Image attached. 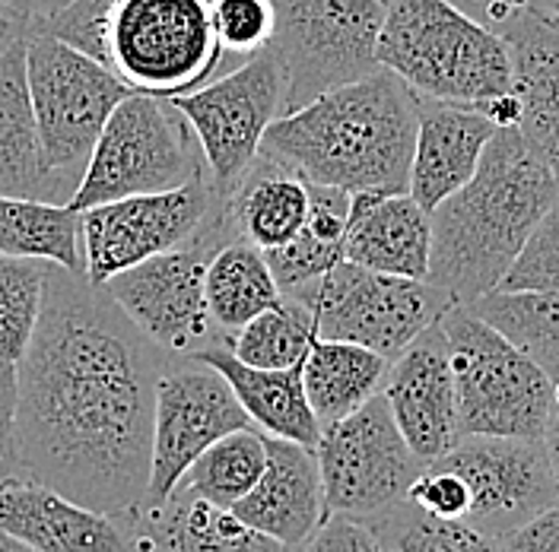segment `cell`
<instances>
[{"instance_id":"1","label":"cell","mask_w":559,"mask_h":552,"mask_svg":"<svg viewBox=\"0 0 559 552\" xmlns=\"http://www.w3.org/2000/svg\"><path fill=\"white\" fill-rule=\"evenodd\" d=\"M163 352L86 274L48 267L33 340L16 362L20 477L111 518H134L150 483Z\"/></svg>"},{"instance_id":"2","label":"cell","mask_w":559,"mask_h":552,"mask_svg":"<svg viewBox=\"0 0 559 552\" xmlns=\"http://www.w3.org/2000/svg\"><path fill=\"white\" fill-rule=\"evenodd\" d=\"M417 140V93L379 68L280 115L261 153L289 166L309 184L347 194H404Z\"/></svg>"},{"instance_id":"3","label":"cell","mask_w":559,"mask_h":552,"mask_svg":"<svg viewBox=\"0 0 559 552\" xmlns=\"http://www.w3.org/2000/svg\"><path fill=\"white\" fill-rule=\"evenodd\" d=\"M557 175L515 128H496L477 172L432 219L429 283L471 305L492 292L557 197Z\"/></svg>"},{"instance_id":"4","label":"cell","mask_w":559,"mask_h":552,"mask_svg":"<svg viewBox=\"0 0 559 552\" xmlns=\"http://www.w3.org/2000/svg\"><path fill=\"white\" fill-rule=\"evenodd\" d=\"M29 33L68 41L131 93L159 99L201 89L226 61L210 0H70L38 16Z\"/></svg>"},{"instance_id":"5","label":"cell","mask_w":559,"mask_h":552,"mask_svg":"<svg viewBox=\"0 0 559 552\" xmlns=\"http://www.w3.org/2000/svg\"><path fill=\"white\" fill-rule=\"evenodd\" d=\"M376 61L423 99L484 108L512 93L506 38L452 0H384Z\"/></svg>"},{"instance_id":"6","label":"cell","mask_w":559,"mask_h":552,"mask_svg":"<svg viewBox=\"0 0 559 552\" xmlns=\"http://www.w3.org/2000/svg\"><path fill=\"white\" fill-rule=\"evenodd\" d=\"M439 327L449 344L461 439H540L554 404V381L544 369L471 305L454 302Z\"/></svg>"},{"instance_id":"7","label":"cell","mask_w":559,"mask_h":552,"mask_svg":"<svg viewBox=\"0 0 559 552\" xmlns=\"http://www.w3.org/2000/svg\"><path fill=\"white\" fill-rule=\"evenodd\" d=\"M198 178H207L204 153L175 105L128 93L108 115L68 207L83 213L134 194L173 191Z\"/></svg>"},{"instance_id":"8","label":"cell","mask_w":559,"mask_h":552,"mask_svg":"<svg viewBox=\"0 0 559 552\" xmlns=\"http://www.w3.org/2000/svg\"><path fill=\"white\" fill-rule=\"evenodd\" d=\"M26 80L41 159L68 204L108 115L131 89L103 61L41 33L26 35Z\"/></svg>"},{"instance_id":"9","label":"cell","mask_w":559,"mask_h":552,"mask_svg":"<svg viewBox=\"0 0 559 552\" xmlns=\"http://www.w3.org/2000/svg\"><path fill=\"white\" fill-rule=\"evenodd\" d=\"M384 0H277L283 115L379 70Z\"/></svg>"},{"instance_id":"10","label":"cell","mask_w":559,"mask_h":552,"mask_svg":"<svg viewBox=\"0 0 559 552\" xmlns=\"http://www.w3.org/2000/svg\"><path fill=\"white\" fill-rule=\"evenodd\" d=\"M233 239L236 232L223 197L191 242L115 274L103 283V289L163 352L185 359L201 346L223 340L210 321L204 283L210 257Z\"/></svg>"},{"instance_id":"11","label":"cell","mask_w":559,"mask_h":552,"mask_svg":"<svg viewBox=\"0 0 559 552\" xmlns=\"http://www.w3.org/2000/svg\"><path fill=\"white\" fill-rule=\"evenodd\" d=\"M293 299L312 309L314 337L366 346L388 362L454 305L452 292L429 279L379 274L349 261L334 264Z\"/></svg>"},{"instance_id":"12","label":"cell","mask_w":559,"mask_h":552,"mask_svg":"<svg viewBox=\"0 0 559 552\" xmlns=\"http://www.w3.org/2000/svg\"><path fill=\"white\" fill-rule=\"evenodd\" d=\"M324 515L369 520L404 502L423 460L401 435L384 394L321 429L314 445Z\"/></svg>"},{"instance_id":"13","label":"cell","mask_w":559,"mask_h":552,"mask_svg":"<svg viewBox=\"0 0 559 552\" xmlns=\"http://www.w3.org/2000/svg\"><path fill=\"white\" fill-rule=\"evenodd\" d=\"M169 103L198 137L210 188L226 197L258 159L267 128L283 115V68L267 45L226 76Z\"/></svg>"},{"instance_id":"14","label":"cell","mask_w":559,"mask_h":552,"mask_svg":"<svg viewBox=\"0 0 559 552\" xmlns=\"http://www.w3.org/2000/svg\"><path fill=\"white\" fill-rule=\"evenodd\" d=\"M223 194L210 188L207 178L181 184L159 194H134L108 201L80 213V254L83 274L103 286L115 274L131 271L143 261L191 242Z\"/></svg>"},{"instance_id":"15","label":"cell","mask_w":559,"mask_h":552,"mask_svg":"<svg viewBox=\"0 0 559 552\" xmlns=\"http://www.w3.org/2000/svg\"><path fill=\"white\" fill-rule=\"evenodd\" d=\"M245 425H251V419L216 369L194 359H173L156 384L150 483L140 512L159 508L181 473L216 439Z\"/></svg>"},{"instance_id":"16","label":"cell","mask_w":559,"mask_h":552,"mask_svg":"<svg viewBox=\"0 0 559 552\" xmlns=\"http://www.w3.org/2000/svg\"><path fill=\"white\" fill-rule=\"evenodd\" d=\"M436 460L464 480L467 515L461 524L489 540H502L559 502V483L540 439L467 435Z\"/></svg>"},{"instance_id":"17","label":"cell","mask_w":559,"mask_h":552,"mask_svg":"<svg viewBox=\"0 0 559 552\" xmlns=\"http://www.w3.org/2000/svg\"><path fill=\"white\" fill-rule=\"evenodd\" d=\"M382 394L401 435L423 464L449 454L461 442L449 344L439 321L391 359Z\"/></svg>"},{"instance_id":"18","label":"cell","mask_w":559,"mask_h":552,"mask_svg":"<svg viewBox=\"0 0 559 552\" xmlns=\"http://www.w3.org/2000/svg\"><path fill=\"white\" fill-rule=\"evenodd\" d=\"M0 533L35 552H131L128 520L93 512L26 477L0 480Z\"/></svg>"},{"instance_id":"19","label":"cell","mask_w":559,"mask_h":552,"mask_svg":"<svg viewBox=\"0 0 559 552\" xmlns=\"http://www.w3.org/2000/svg\"><path fill=\"white\" fill-rule=\"evenodd\" d=\"M492 134L496 124L480 108L417 96V140L407 194L432 213L471 181Z\"/></svg>"},{"instance_id":"20","label":"cell","mask_w":559,"mask_h":552,"mask_svg":"<svg viewBox=\"0 0 559 552\" xmlns=\"http://www.w3.org/2000/svg\"><path fill=\"white\" fill-rule=\"evenodd\" d=\"M496 33L512 55L515 131L559 181V23L527 7Z\"/></svg>"},{"instance_id":"21","label":"cell","mask_w":559,"mask_h":552,"mask_svg":"<svg viewBox=\"0 0 559 552\" xmlns=\"http://www.w3.org/2000/svg\"><path fill=\"white\" fill-rule=\"evenodd\" d=\"M267 464L254 489L239 499L229 512L248 527L280 540L289 550L309 543L314 527L324 520L321 470L312 448L264 435Z\"/></svg>"},{"instance_id":"22","label":"cell","mask_w":559,"mask_h":552,"mask_svg":"<svg viewBox=\"0 0 559 552\" xmlns=\"http://www.w3.org/2000/svg\"><path fill=\"white\" fill-rule=\"evenodd\" d=\"M429 251H432V219L407 191L349 194L344 261L379 274L426 279Z\"/></svg>"},{"instance_id":"23","label":"cell","mask_w":559,"mask_h":552,"mask_svg":"<svg viewBox=\"0 0 559 552\" xmlns=\"http://www.w3.org/2000/svg\"><path fill=\"white\" fill-rule=\"evenodd\" d=\"M128 527L131 552H299L185 489H173L159 508L128 518Z\"/></svg>"},{"instance_id":"24","label":"cell","mask_w":559,"mask_h":552,"mask_svg":"<svg viewBox=\"0 0 559 552\" xmlns=\"http://www.w3.org/2000/svg\"><path fill=\"white\" fill-rule=\"evenodd\" d=\"M185 359H194V362H204L210 369H216L226 379V384L233 387V394L242 404L251 425L264 429V435L286 439V442H296V445H306V448L314 451L318 439H321V425H318L312 404L306 397L302 365L254 369V365H245L242 359H236L233 349L223 340L201 346Z\"/></svg>"},{"instance_id":"25","label":"cell","mask_w":559,"mask_h":552,"mask_svg":"<svg viewBox=\"0 0 559 552\" xmlns=\"http://www.w3.org/2000/svg\"><path fill=\"white\" fill-rule=\"evenodd\" d=\"M0 194L64 204L38 146L26 80V38L0 55Z\"/></svg>"},{"instance_id":"26","label":"cell","mask_w":559,"mask_h":552,"mask_svg":"<svg viewBox=\"0 0 559 552\" xmlns=\"http://www.w3.org/2000/svg\"><path fill=\"white\" fill-rule=\"evenodd\" d=\"M226 216L236 239L261 251L299 236L309 216V181L289 166L258 153L242 181L226 194Z\"/></svg>"},{"instance_id":"27","label":"cell","mask_w":559,"mask_h":552,"mask_svg":"<svg viewBox=\"0 0 559 552\" xmlns=\"http://www.w3.org/2000/svg\"><path fill=\"white\" fill-rule=\"evenodd\" d=\"M388 369L391 362L366 346L314 337L302 359V384L318 425L324 429L356 413L362 404L382 394Z\"/></svg>"},{"instance_id":"28","label":"cell","mask_w":559,"mask_h":552,"mask_svg":"<svg viewBox=\"0 0 559 552\" xmlns=\"http://www.w3.org/2000/svg\"><path fill=\"white\" fill-rule=\"evenodd\" d=\"M349 194L328 184H309V216L296 239L264 251L283 296L309 292L334 264L344 261Z\"/></svg>"},{"instance_id":"29","label":"cell","mask_w":559,"mask_h":552,"mask_svg":"<svg viewBox=\"0 0 559 552\" xmlns=\"http://www.w3.org/2000/svg\"><path fill=\"white\" fill-rule=\"evenodd\" d=\"M204 292H207L210 321L216 334L223 337V344L254 314L277 305L283 299L264 251L242 239H233L223 248H216V254L207 264Z\"/></svg>"},{"instance_id":"30","label":"cell","mask_w":559,"mask_h":552,"mask_svg":"<svg viewBox=\"0 0 559 552\" xmlns=\"http://www.w3.org/2000/svg\"><path fill=\"white\" fill-rule=\"evenodd\" d=\"M0 254L48 261L83 274L80 213L55 201L0 194Z\"/></svg>"},{"instance_id":"31","label":"cell","mask_w":559,"mask_h":552,"mask_svg":"<svg viewBox=\"0 0 559 552\" xmlns=\"http://www.w3.org/2000/svg\"><path fill=\"white\" fill-rule=\"evenodd\" d=\"M471 311L522 349L544 375L559 381V289H492L471 302Z\"/></svg>"},{"instance_id":"32","label":"cell","mask_w":559,"mask_h":552,"mask_svg":"<svg viewBox=\"0 0 559 552\" xmlns=\"http://www.w3.org/2000/svg\"><path fill=\"white\" fill-rule=\"evenodd\" d=\"M267 464L264 435L251 425L216 439L175 483L191 495H201L219 508H233L261 480Z\"/></svg>"},{"instance_id":"33","label":"cell","mask_w":559,"mask_h":552,"mask_svg":"<svg viewBox=\"0 0 559 552\" xmlns=\"http://www.w3.org/2000/svg\"><path fill=\"white\" fill-rule=\"evenodd\" d=\"M314 340V314L306 302L283 296L277 305L254 314L226 346L236 359L254 369H293L302 365Z\"/></svg>"},{"instance_id":"34","label":"cell","mask_w":559,"mask_h":552,"mask_svg":"<svg viewBox=\"0 0 559 552\" xmlns=\"http://www.w3.org/2000/svg\"><path fill=\"white\" fill-rule=\"evenodd\" d=\"M362 524L372 530L379 552H502L496 540L457 520L429 518L407 499Z\"/></svg>"},{"instance_id":"35","label":"cell","mask_w":559,"mask_h":552,"mask_svg":"<svg viewBox=\"0 0 559 552\" xmlns=\"http://www.w3.org/2000/svg\"><path fill=\"white\" fill-rule=\"evenodd\" d=\"M48 261L0 254V359L20 362L33 340Z\"/></svg>"},{"instance_id":"36","label":"cell","mask_w":559,"mask_h":552,"mask_svg":"<svg viewBox=\"0 0 559 552\" xmlns=\"http://www.w3.org/2000/svg\"><path fill=\"white\" fill-rule=\"evenodd\" d=\"M213 33L226 58L248 61L277 33V0H210Z\"/></svg>"},{"instance_id":"37","label":"cell","mask_w":559,"mask_h":552,"mask_svg":"<svg viewBox=\"0 0 559 552\" xmlns=\"http://www.w3.org/2000/svg\"><path fill=\"white\" fill-rule=\"evenodd\" d=\"M496 289H559V191Z\"/></svg>"},{"instance_id":"38","label":"cell","mask_w":559,"mask_h":552,"mask_svg":"<svg viewBox=\"0 0 559 552\" xmlns=\"http://www.w3.org/2000/svg\"><path fill=\"white\" fill-rule=\"evenodd\" d=\"M302 552H379L372 530L347 515H324Z\"/></svg>"},{"instance_id":"39","label":"cell","mask_w":559,"mask_h":552,"mask_svg":"<svg viewBox=\"0 0 559 552\" xmlns=\"http://www.w3.org/2000/svg\"><path fill=\"white\" fill-rule=\"evenodd\" d=\"M16 391H20L16 362L0 359V480L20 477V460H16Z\"/></svg>"},{"instance_id":"40","label":"cell","mask_w":559,"mask_h":552,"mask_svg":"<svg viewBox=\"0 0 559 552\" xmlns=\"http://www.w3.org/2000/svg\"><path fill=\"white\" fill-rule=\"evenodd\" d=\"M496 543L502 552H559V502Z\"/></svg>"},{"instance_id":"41","label":"cell","mask_w":559,"mask_h":552,"mask_svg":"<svg viewBox=\"0 0 559 552\" xmlns=\"http://www.w3.org/2000/svg\"><path fill=\"white\" fill-rule=\"evenodd\" d=\"M452 3L461 7L464 13H471L474 20H480L489 29H499L515 13H522V10L531 7V0H452Z\"/></svg>"},{"instance_id":"42","label":"cell","mask_w":559,"mask_h":552,"mask_svg":"<svg viewBox=\"0 0 559 552\" xmlns=\"http://www.w3.org/2000/svg\"><path fill=\"white\" fill-rule=\"evenodd\" d=\"M544 451H547V460H550V470L559 483V381L554 384V404H550V416H547V425H544Z\"/></svg>"},{"instance_id":"43","label":"cell","mask_w":559,"mask_h":552,"mask_svg":"<svg viewBox=\"0 0 559 552\" xmlns=\"http://www.w3.org/2000/svg\"><path fill=\"white\" fill-rule=\"evenodd\" d=\"M29 35V26L23 23V20H16L3 3H0V55L7 51V48H13L16 41H23Z\"/></svg>"},{"instance_id":"44","label":"cell","mask_w":559,"mask_h":552,"mask_svg":"<svg viewBox=\"0 0 559 552\" xmlns=\"http://www.w3.org/2000/svg\"><path fill=\"white\" fill-rule=\"evenodd\" d=\"M0 3H3L16 20H23L26 26H33L38 16H45V13H48V10H45V3H48V0H0Z\"/></svg>"},{"instance_id":"45","label":"cell","mask_w":559,"mask_h":552,"mask_svg":"<svg viewBox=\"0 0 559 552\" xmlns=\"http://www.w3.org/2000/svg\"><path fill=\"white\" fill-rule=\"evenodd\" d=\"M531 10L559 23V0H531Z\"/></svg>"},{"instance_id":"46","label":"cell","mask_w":559,"mask_h":552,"mask_svg":"<svg viewBox=\"0 0 559 552\" xmlns=\"http://www.w3.org/2000/svg\"><path fill=\"white\" fill-rule=\"evenodd\" d=\"M0 552H35V550H29L26 543H20V540H13V537H7V533H0Z\"/></svg>"}]
</instances>
